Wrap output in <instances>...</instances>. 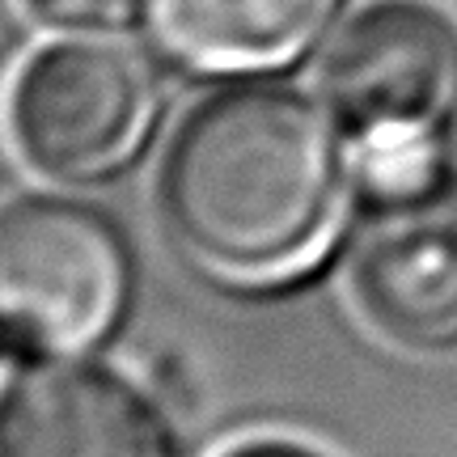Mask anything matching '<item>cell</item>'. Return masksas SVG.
I'll list each match as a JSON object with an SVG mask.
<instances>
[{
  "label": "cell",
  "mask_w": 457,
  "mask_h": 457,
  "mask_svg": "<svg viewBox=\"0 0 457 457\" xmlns=\"http://www.w3.org/2000/svg\"><path fill=\"white\" fill-rule=\"evenodd\" d=\"M347 204L335 119L284 85H225L179 119L157 165L170 242L212 276L267 284L310 267Z\"/></svg>",
  "instance_id": "6da1fadb"
},
{
  "label": "cell",
  "mask_w": 457,
  "mask_h": 457,
  "mask_svg": "<svg viewBox=\"0 0 457 457\" xmlns=\"http://www.w3.org/2000/svg\"><path fill=\"white\" fill-rule=\"evenodd\" d=\"M339 0H153L162 43L204 72L284 68L327 30Z\"/></svg>",
  "instance_id": "52a82bcc"
},
{
  "label": "cell",
  "mask_w": 457,
  "mask_h": 457,
  "mask_svg": "<svg viewBox=\"0 0 457 457\" xmlns=\"http://www.w3.org/2000/svg\"><path fill=\"white\" fill-rule=\"evenodd\" d=\"M157 119V81L114 38L34 47L4 89L9 145L38 179L98 187L128 170Z\"/></svg>",
  "instance_id": "277c9868"
},
{
  "label": "cell",
  "mask_w": 457,
  "mask_h": 457,
  "mask_svg": "<svg viewBox=\"0 0 457 457\" xmlns=\"http://www.w3.org/2000/svg\"><path fill=\"white\" fill-rule=\"evenodd\" d=\"M318 77L364 174L441 157L457 123V21L432 0H369L335 30Z\"/></svg>",
  "instance_id": "7a4b0ae2"
},
{
  "label": "cell",
  "mask_w": 457,
  "mask_h": 457,
  "mask_svg": "<svg viewBox=\"0 0 457 457\" xmlns=\"http://www.w3.org/2000/svg\"><path fill=\"white\" fill-rule=\"evenodd\" d=\"M220 457H330L327 449L305 441H293V436H250V441L228 445Z\"/></svg>",
  "instance_id": "9c48e42d"
},
{
  "label": "cell",
  "mask_w": 457,
  "mask_h": 457,
  "mask_svg": "<svg viewBox=\"0 0 457 457\" xmlns=\"http://www.w3.org/2000/svg\"><path fill=\"white\" fill-rule=\"evenodd\" d=\"M0 457H179V436L123 373L43 360L0 381Z\"/></svg>",
  "instance_id": "8992f818"
},
{
  "label": "cell",
  "mask_w": 457,
  "mask_h": 457,
  "mask_svg": "<svg viewBox=\"0 0 457 457\" xmlns=\"http://www.w3.org/2000/svg\"><path fill=\"white\" fill-rule=\"evenodd\" d=\"M21 9L51 30H111L131 21L140 0H21Z\"/></svg>",
  "instance_id": "ba28073f"
},
{
  "label": "cell",
  "mask_w": 457,
  "mask_h": 457,
  "mask_svg": "<svg viewBox=\"0 0 457 457\" xmlns=\"http://www.w3.org/2000/svg\"><path fill=\"white\" fill-rule=\"evenodd\" d=\"M136 254L111 216L68 195H21L0 208V322L21 347L64 356L123 327Z\"/></svg>",
  "instance_id": "3957f363"
},
{
  "label": "cell",
  "mask_w": 457,
  "mask_h": 457,
  "mask_svg": "<svg viewBox=\"0 0 457 457\" xmlns=\"http://www.w3.org/2000/svg\"><path fill=\"white\" fill-rule=\"evenodd\" d=\"M364 179L352 242L356 310L407 356H457V165L428 157Z\"/></svg>",
  "instance_id": "5b68a950"
}]
</instances>
